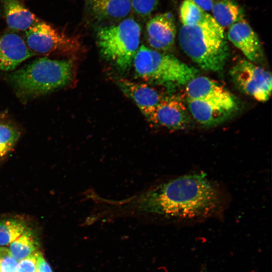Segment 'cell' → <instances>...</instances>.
Wrapping results in <instances>:
<instances>
[{
	"instance_id": "obj_4",
	"label": "cell",
	"mask_w": 272,
	"mask_h": 272,
	"mask_svg": "<svg viewBox=\"0 0 272 272\" xmlns=\"http://www.w3.org/2000/svg\"><path fill=\"white\" fill-rule=\"evenodd\" d=\"M136 75L143 80L155 84L180 86L196 76L198 70L181 61L172 54L139 47L133 60Z\"/></svg>"
},
{
	"instance_id": "obj_5",
	"label": "cell",
	"mask_w": 272,
	"mask_h": 272,
	"mask_svg": "<svg viewBox=\"0 0 272 272\" xmlns=\"http://www.w3.org/2000/svg\"><path fill=\"white\" fill-rule=\"evenodd\" d=\"M141 28L132 18L100 28L96 42L102 57L119 71H128L139 48Z\"/></svg>"
},
{
	"instance_id": "obj_21",
	"label": "cell",
	"mask_w": 272,
	"mask_h": 272,
	"mask_svg": "<svg viewBox=\"0 0 272 272\" xmlns=\"http://www.w3.org/2000/svg\"><path fill=\"white\" fill-rule=\"evenodd\" d=\"M19 137L18 131L9 125L0 124V157L7 154Z\"/></svg>"
},
{
	"instance_id": "obj_10",
	"label": "cell",
	"mask_w": 272,
	"mask_h": 272,
	"mask_svg": "<svg viewBox=\"0 0 272 272\" xmlns=\"http://www.w3.org/2000/svg\"><path fill=\"white\" fill-rule=\"evenodd\" d=\"M227 37L248 60L256 63L262 60L263 52L259 38L244 18L229 27Z\"/></svg>"
},
{
	"instance_id": "obj_23",
	"label": "cell",
	"mask_w": 272,
	"mask_h": 272,
	"mask_svg": "<svg viewBox=\"0 0 272 272\" xmlns=\"http://www.w3.org/2000/svg\"><path fill=\"white\" fill-rule=\"evenodd\" d=\"M0 265L1 272H17L18 261L4 247H0Z\"/></svg>"
},
{
	"instance_id": "obj_29",
	"label": "cell",
	"mask_w": 272,
	"mask_h": 272,
	"mask_svg": "<svg viewBox=\"0 0 272 272\" xmlns=\"http://www.w3.org/2000/svg\"><path fill=\"white\" fill-rule=\"evenodd\" d=\"M0 272H1V265H0Z\"/></svg>"
},
{
	"instance_id": "obj_17",
	"label": "cell",
	"mask_w": 272,
	"mask_h": 272,
	"mask_svg": "<svg viewBox=\"0 0 272 272\" xmlns=\"http://www.w3.org/2000/svg\"><path fill=\"white\" fill-rule=\"evenodd\" d=\"M212 11L213 18L222 28L230 27L244 18L243 10L232 0H219Z\"/></svg>"
},
{
	"instance_id": "obj_2",
	"label": "cell",
	"mask_w": 272,
	"mask_h": 272,
	"mask_svg": "<svg viewBox=\"0 0 272 272\" xmlns=\"http://www.w3.org/2000/svg\"><path fill=\"white\" fill-rule=\"evenodd\" d=\"M179 41L186 55L206 71H221L229 55L224 29L210 14L196 25H182Z\"/></svg>"
},
{
	"instance_id": "obj_28",
	"label": "cell",
	"mask_w": 272,
	"mask_h": 272,
	"mask_svg": "<svg viewBox=\"0 0 272 272\" xmlns=\"http://www.w3.org/2000/svg\"><path fill=\"white\" fill-rule=\"evenodd\" d=\"M36 272H40L38 269H37Z\"/></svg>"
},
{
	"instance_id": "obj_15",
	"label": "cell",
	"mask_w": 272,
	"mask_h": 272,
	"mask_svg": "<svg viewBox=\"0 0 272 272\" xmlns=\"http://www.w3.org/2000/svg\"><path fill=\"white\" fill-rule=\"evenodd\" d=\"M89 13L98 20H116L130 12V0H86Z\"/></svg>"
},
{
	"instance_id": "obj_27",
	"label": "cell",
	"mask_w": 272,
	"mask_h": 272,
	"mask_svg": "<svg viewBox=\"0 0 272 272\" xmlns=\"http://www.w3.org/2000/svg\"><path fill=\"white\" fill-rule=\"evenodd\" d=\"M200 272H207V271L204 270H202L200 271Z\"/></svg>"
},
{
	"instance_id": "obj_26",
	"label": "cell",
	"mask_w": 272,
	"mask_h": 272,
	"mask_svg": "<svg viewBox=\"0 0 272 272\" xmlns=\"http://www.w3.org/2000/svg\"><path fill=\"white\" fill-rule=\"evenodd\" d=\"M37 269L40 272H52L51 268L45 261L41 252L40 253L38 258Z\"/></svg>"
},
{
	"instance_id": "obj_8",
	"label": "cell",
	"mask_w": 272,
	"mask_h": 272,
	"mask_svg": "<svg viewBox=\"0 0 272 272\" xmlns=\"http://www.w3.org/2000/svg\"><path fill=\"white\" fill-rule=\"evenodd\" d=\"M145 117L155 125L171 130L187 129L191 123L184 103L175 95L165 96Z\"/></svg>"
},
{
	"instance_id": "obj_3",
	"label": "cell",
	"mask_w": 272,
	"mask_h": 272,
	"mask_svg": "<svg viewBox=\"0 0 272 272\" xmlns=\"http://www.w3.org/2000/svg\"><path fill=\"white\" fill-rule=\"evenodd\" d=\"M72 59H37L13 73L9 79L23 96L36 97L66 86L74 75Z\"/></svg>"
},
{
	"instance_id": "obj_13",
	"label": "cell",
	"mask_w": 272,
	"mask_h": 272,
	"mask_svg": "<svg viewBox=\"0 0 272 272\" xmlns=\"http://www.w3.org/2000/svg\"><path fill=\"white\" fill-rule=\"evenodd\" d=\"M121 91L134 101L146 117L165 96L155 88L126 79L117 82Z\"/></svg>"
},
{
	"instance_id": "obj_22",
	"label": "cell",
	"mask_w": 272,
	"mask_h": 272,
	"mask_svg": "<svg viewBox=\"0 0 272 272\" xmlns=\"http://www.w3.org/2000/svg\"><path fill=\"white\" fill-rule=\"evenodd\" d=\"M159 0H130L131 9L141 17L150 16L156 9Z\"/></svg>"
},
{
	"instance_id": "obj_9",
	"label": "cell",
	"mask_w": 272,
	"mask_h": 272,
	"mask_svg": "<svg viewBox=\"0 0 272 272\" xmlns=\"http://www.w3.org/2000/svg\"><path fill=\"white\" fill-rule=\"evenodd\" d=\"M187 100H197L225 105H236L232 94L219 82L196 76L186 85Z\"/></svg>"
},
{
	"instance_id": "obj_1",
	"label": "cell",
	"mask_w": 272,
	"mask_h": 272,
	"mask_svg": "<svg viewBox=\"0 0 272 272\" xmlns=\"http://www.w3.org/2000/svg\"><path fill=\"white\" fill-rule=\"evenodd\" d=\"M219 191L204 173L179 176L160 184L124 202V208L167 217L193 219L215 212Z\"/></svg>"
},
{
	"instance_id": "obj_24",
	"label": "cell",
	"mask_w": 272,
	"mask_h": 272,
	"mask_svg": "<svg viewBox=\"0 0 272 272\" xmlns=\"http://www.w3.org/2000/svg\"><path fill=\"white\" fill-rule=\"evenodd\" d=\"M40 251H36L18 262L17 272H36Z\"/></svg>"
},
{
	"instance_id": "obj_18",
	"label": "cell",
	"mask_w": 272,
	"mask_h": 272,
	"mask_svg": "<svg viewBox=\"0 0 272 272\" xmlns=\"http://www.w3.org/2000/svg\"><path fill=\"white\" fill-rule=\"evenodd\" d=\"M38 242L32 230L28 227L9 246V251L18 261L38 251Z\"/></svg>"
},
{
	"instance_id": "obj_7",
	"label": "cell",
	"mask_w": 272,
	"mask_h": 272,
	"mask_svg": "<svg viewBox=\"0 0 272 272\" xmlns=\"http://www.w3.org/2000/svg\"><path fill=\"white\" fill-rule=\"evenodd\" d=\"M233 82L245 94L260 102L271 95L272 78L270 72L248 60L237 62L230 71Z\"/></svg>"
},
{
	"instance_id": "obj_16",
	"label": "cell",
	"mask_w": 272,
	"mask_h": 272,
	"mask_svg": "<svg viewBox=\"0 0 272 272\" xmlns=\"http://www.w3.org/2000/svg\"><path fill=\"white\" fill-rule=\"evenodd\" d=\"M7 23L14 30L27 31L37 22L35 16L21 0H1Z\"/></svg>"
},
{
	"instance_id": "obj_20",
	"label": "cell",
	"mask_w": 272,
	"mask_h": 272,
	"mask_svg": "<svg viewBox=\"0 0 272 272\" xmlns=\"http://www.w3.org/2000/svg\"><path fill=\"white\" fill-rule=\"evenodd\" d=\"M209 15L192 0H184L180 8V19L182 26L196 25Z\"/></svg>"
},
{
	"instance_id": "obj_11",
	"label": "cell",
	"mask_w": 272,
	"mask_h": 272,
	"mask_svg": "<svg viewBox=\"0 0 272 272\" xmlns=\"http://www.w3.org/2000/svg\"><path fill=\"white\" fill-rule=\"evenodd\" d=\"M149 45L157 51L170 49L174 43L176 29L173 15L165 13L151 19L146 26Z\"/></svg>"
},
{
	"instance_id": "obj_14",
	"label": "cell",
	"mask_w": 272,
	"mask_h": 272,
	"mask_svg": "<svg viewBox=\"0 0 272 272\" xmlns=\"http://www.w3.org/2000/svg\"><path fill=\"white\" fill-rule=\"evenodd\" d=\"M34 54L20 36L8 33L0 37V70H12Z\"/></svg>"
},
{
	"instance_id": "obj_12",
	"label": "cell",
	"mask_w": 272,
	"mask_h": 272,
	"mask_svg": "<svg viewBox=\"0 0 272 272\" xmlns=\"http://www.w3.org/2000/svg\"><path fill=\"white\" fill-rule=\"evenodd\" d=\"M189 112L200 124L207 127L220 124L234 114L236 105H225L208 101L187 100Z\"/></svg>"
},
{
	"instance_id": "obj_19",
	"label": "cell",
	"mask_w": 272,
	"mask_h": 272,
	"mask_svg": "<svg viewBox=\"0 0 272 272\" xmlns=\"http://www.w3.org/2000/svg\"><path fill=\"white\" fill-rule=\"evenodd\" d=\"M27 223L17 219L0 220V245H7L20 236L28 228Z\"/></svg>"
},
{
	"instance_id": "obj_25",
	"label": "cell",
	"mask_w": 272,
	"mask_h": 272,
	"mask_svg": "<svg viewBox=\"0 0 272 272\" xmlns=\"http://www.w3.org/2000/svg\"><path fill=\"white\" fill-rule=\"evenodd\" d=\"M197 6L202 10L207 11H212L215 4L219 0H192Z\"/></svg>"
},
{
	"instance_id": "obj_6",
	"label": "cell",
	"mask_w": 272,
	"mask_h": 272,
	"mask_svg": "<svg viewBox=\"0 0 272 272\" xmlns=\"http://www.w3.org/2000/svg\"><path fill=\"white\" fill-rule=\"evenodd\" d=\"M26 44L34 54L73 56L82 48L78 36L70 35L45 22H37L26 31Z\"/></svg>"
}]
</instances>
